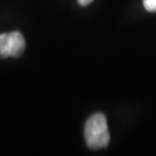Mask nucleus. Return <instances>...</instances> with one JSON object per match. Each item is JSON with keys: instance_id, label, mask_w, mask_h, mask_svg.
Returning <instances> with one entry per match:
<instances>
[{"instance_id": "f257e3e1", "label": "nucleus", "mask_w": 156, "mask_h": 156, "mask_svg": "<svg viewBox=\"0 0 156 156\" xmlns=\"http://www.w3.org/2000/svg\"><path fill=\"white\" fill-rule=\"evenodd\" d=\"M84 139L88 148L92 150L105 148L108 145L110 133L107 118L104 114H94L87 120L84 127Z\"/></svg>"}, {"instance_id": "f03ea898", "label": "nucleus", "mask_w": 156, "mask_h": 156, "mask_svg": "<svg viewBox=\"0 0 156 156\" xmlns=\"http://www.w3.org/2000/svg\"><path fill=\"white\" fill-rule=\"evenodd\" d=\"M10 38V56L13 58L20 57L26 48V41L20 32H12L9 34Z\"/></svg>"}, {"instance_id": "7ed1b4c3", "label": "nucleus", "mask_w": 156, "mask_h": 156, "mask_svg": "<svg viewBox=\"0 0 156 156\" xmlns=\"http://www.w3.org/2000/svg\"><path fill=\"white\" fill-rule=\"evenodd\" d=\"M10 56V38L9 34L0 35V57L6 58Z\"/></svg>"}, {"instance_id": "20e7f679", "label": "nucleus", "mask_w": 156, "mask_h": 156, "mask_svg": "<svg viewBox=\"0 0 156 156\" xmlns=\"http://www.w3.org/2000/svg\"><path fill=\"white\" fill-rule=\"evenodd\" d=\"M143 5L149 12H156V0H143Z\"/></svg>"}, {"instance_id": "39448f33", "label": "nucleus", "mask_w": 156, "mask_h": 156, "mask_svg": "<svg viewBox=\"0 0 156 156\" xmlns=\"http://www.w3.org/2000/svg\"><path fill=\"white\" fill-rule=\"evenodd\" d=\"M77 1L81 6H87V5H89L93 0H77Z\"/></svg>"}]
</instances>
